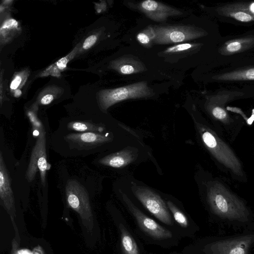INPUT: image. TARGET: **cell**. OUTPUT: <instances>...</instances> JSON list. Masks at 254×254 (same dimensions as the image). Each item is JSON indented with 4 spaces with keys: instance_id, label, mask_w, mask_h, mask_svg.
Instances as JSON below:
<instances>
[{
    "instance_id": "8",
    "label": "cell",
    "mask_w": 254,
    "mask_h": 254,
    "mask_svg": "<svg viewBox=\"0 0 254 254\" xmlns=\"http://www.w3.org/2000/svg\"><path fill=\"white\" fill-rule=\"evenodd\" d=\"M156 37L153 44H171L201 38L209 33L202 27L193 25L153 26Z\"/></svg>"
},
{
    "instance_id": "22",
    "label": "cell",
    "mask_w": 254,
    "mask_h": 254,
    "mask_svg": "<svg viewBox=\"0 0 254 254\" xmlns=\"http://www.w3.org/2000/svg\"><path fill=\"white\" fill-rule=\"evenodd\" d=\"M67 128L70 130L77 131H87L91 132L102 133L105 130V128L88 122L75 121L69 123L67 124Z\"/></svg>"
},
{
    "instance_id": "14",
    "label": "cell",
    "mask_w": 254,
    "mask_h": 254,
    "mask_svg": "<svg viewBox=\"0 0 254 254\" xmlns=\"http://www.w3.org/2000/svg\"><path fill=\"white\" fill-rule=\"evenodd\" d=\"M137 156V150L128 146L102 158L99 160V162L104 166L120 168L134 161Z\"/></svg>"
},
{
    "instance_id": "21",
    "label": "cell",
    "mask_w": 254,
    "mask_h": 254,
    "mask_svg": "<svg viewBox=\"0 0 254 254\" xmlns=\"http://www.w3.org/2000/svg\"><path fill=\"white\" fill-rule=\"evenodd\" d=\"M63 92V89L57 86H50L45 88L38 95L35 104L47 105L52 103Z\"/></svg>"
},
{
    "instance_id": "20",
    "label": "cell",
    "mask_w": 254,
    "mask_h": 254,
    "mask_svg": "<svg viewBox=\"0 0 254 254\" xmlns=\"http://www.w3.org/2000/svg\"><path fill=\"white\" fill-rule=\"evenodd\" d=\"M119 228L121 231L122 249L124 254H139L137 246L130 233L122 224Z\"/></svg>"
},
{
    "instance_id": "6",
    "label": "cell",
    "mask_w": 254,
    "mask_h": 254,
    "mask_svg": "<svg viewBox=\"0 0 254 254\" xmlns=\"http://www.w3.org/2000/svg\"><path fill=\"white\" fill-rule=\"evenodd\" d=\"M154 94L147 82L141 81L116 88L101 90L98 92L97 98L101 109L106 111L121 101L150 97Z\"/></svg>"
},
{
    "instance_id": "13",
    "label": "cell",
    "mask_w": 254,
    "mask_h": 254,
    "mask_svg": "<svg viewBox=\"0 0 254 254\" xmlns=\"http://www.w3.org/2000/svg\"><path fill=\"white\" fill-rule=\"evenodd\" d=\"M136 7L148 18L156 22H163L169 17L183 14L178 9L153 0L141 1L137 3Z\"/></svg>"
},
{
    "instance_id": "24",
    "label": "cell",
    "mask_w": 254,
    "mask_h": 254,
    "mask_svg": "<svg viewBox=\"0 0 254 254\" xmlns=\"http://www.w3.org/2000/svg\"><path fill=\"white\" fill-rule=\"evenodd\" d=\"M156 32L153 26L149 25L136 35V39L140 44L146 47H150L153 44Z\"/></svg>"
},
{
    "instance_id": "28",
    "label": "cell",
    "mask_w": 254,
    "mask_h": 254,
    "mask_svg": "<svg viewBox=\"0 0 254 254\" xmlns=\"http://www.w3.org/2000/svg\"><path fill=\"white\" fill-rule=\"evenodd\" d=\"M246 251L242 243L235 242L232 244L230 248H228L226 251H224L222 254H245Z\"/></svg>"
},
{
    "instance_id": "23",
    "label": "cell",
    "mask_w": 254,
    "mask_h": 254,
    "mask_svg": "<svg viewBox=\"0 0 254 254\" xmlns=\"http://www.w3.org/2000/svg\"><path fill=\"white\" fill-rule=\"evenodd\" d=\"M202 43H182L168 47L163 53L165 54H184L199 50L203 46Z\"/></svg>"
},
{
    "instance_id": "19",
    "label": "cell",
    "mask_w": 254,
    "mask_h": 254,
    "mask_svg": "<svg viewBox=\"0 0 254 254\" xmlns=\"http://www.w3.org/2000/svg\"><path fill=\"white\" fill-rule=\"evenodd\" d=\"M80 44L79 43L76 45L68 55L49 66L44 71L38 74L37 76L45 77L51 75L59 77L61 76V72L66 69L67 65L69 62L73 59L77 53H78L80 48L79 47Z\"/></svg>"
},
{
    "instance_id": "1",
    "label": "cell",
    "mask_w": 254,
    "mask_h": 254,
    "mask_svg": "<svg viewBox=\"0 0 254 254\" xmlns=\"http://www.w3.org/2000/svg\"><path fill=\"white\" fill-rule=\"evenodd\" d=\"M252 98V94L248 89L233 87H222L220 91L207 97L205 111L213 122V127L227 141L234 142L245 125L241 116L228 110V103Z\"/></svg>"
},
{
    "instance_id": "5",
    "label": "cell",
    "mask_w": 254,
    "mask_h": 254,
    "mask_svg": "<svg viewBox=\"0 0 254 254\" xmlns=\"http://www.w3.org/2000/svg\"><path fill=\"white\" fill-rule=\"evenodd\" d=\"M254 55V28L244 33L221 36L215 60L222 61Z\"/></svg>"
},
{
    "instance_id": "18",
    "label": "cell",
    "mask_w": 254,
    "mask_h": 254,
    "mask_svg": "<svg viewBox=\"0 0 254 254\" xmlns=\"http://www.w3.org/2000/svg\"><path fill=\"white\" fill-rule=\"evenodd\" d=\"M21 31L19 22L15 19L5 17L1 22L0 28V43L4 45L18 36Z\"/></svg>"
},
{
    "instance_id": "4",
    "label": "cell",
    "mask_w": 254,
    "mask_h": 254,
    "mask_svg": "<svg viewBox=\"0 0 254 254\" xmlns=\"http://www.w3.org/2000/svg\"><path fill=\"white\" fill-rule=\"evenodd\" d=\"M210 79L222 87L254 90V55L216 61Z\"/></svg>"
},
{
    "instance_id": "3",
    "label": "cell",
    "mask_w": 254,
    "mask_h": 254,
    "mask_svg": "<svg viewBox=\"0 0 254 254\" xmlns=\"http://www.w3.org/2000/svg\"><path fill=\"white\" fill-rule=\"evenodd\" d=\"M203 185L206 202L215 214L229 219H241L249 215L244 200L221 179L210 176Z\"/></svg>"
},
{
    "instance_id": "11",
    "label": "cell",
    "mask_w": 254,
    "mask_h": 254,
    "mask_svg": "<svg viewBox=\"0 0 254 254\" xmlns=\"http://www.w3.org/2000/svg\"><path fill=\"white\" fill-rule=\"evenodd\" d=\"M122 196L123 201L143 231L156 239H165L172 237V233L169 230L160 226L153 219L147 217L136 207L126 193L122 192Z\"/></svg>"
},
{
    "instance_id": "12",
    "label": "cell",
    "mask_w": 254,
    "mask_h": 254,
    "mask_svg": "<svg viewBox=\"0 0 254 254\" xmlns=\"http://www.w3.org/2000/svg\"><path fill=\"white\" fill-rule=\"evenodd\" d=\"M0 197L1 204L10 216L13 227L18 233L14 223L15 207L11 180L1 151L0 152Z\"/></svg>"
},
{
    "instance_id": "27",
    "label": "cell",
    "mask_w": 254,
    "mask_h": 254,
    "mask_svg": "<svg viewBox=\"0 0 254 254\" xmlns=\"http://www.w3.org/2000/svg\"><path fill=\"white\" fill-rule=\"evenodd\" d=\"M37 166L40 173L41 183L43 186H45L46 174L48 166L46 150H44L40 155L37 162Z\"/></svg>"
},
{
    "instance_id": "29",
    "label": "cell",
    "mask_w": 254,
    "mask_h": 254,
    "mask_svg": "<svg viewBox=\"0 0 254 254\" xmlns=\"http://www.w3.org/2000/svg\"><path fill=\"white\" fill-rule=\"evenodd\" d=\"M98 38V35L97 34H92L85 39L82 47L80 51L82 50H87L91 48L97 42Z\"/></svg>"
},
{
    "instance_id": "10",
    "label": "cell",
    "mask_w": 254,
    "mask_h": 254,
    "mask_svg": "<svg viewBox=\"0 0 254 254\" xmlns=\"http://www.w3.org/2000/svg\"><path fill=\"white\" fill-rule=\"evenodd\" d=\"M130 188L136 198L155 217L167 225L173 224L167 204L154 190L132 182Z\"/></svg>"
},
{
    "instance_id": "25",
    "label": "cell",
    "mask_w": 254,
    "mask_h": 254,
    "mask_svg": "<svg viewBox=\"0 0 254 254\" xmlns=\"http://www.w3.org/2000/svg\"><path fill=\"white\" fill-rule=\"evenodd\" d=\"M29 75L30 71L27 68L15 72L10 84L11 92L13 93L17 89H20L25 84Z\"/></svg>"
},
{
    "instance_id": "32",
    "label": "cell",
    "mask_w": 254,
    "mask_h": 254,
    "mask_svg": "<svg viewBox=\"0 0 254 254\" xmlns=\"http://www.w3.org/2000/svg\"><path fill=\"white\" fill-rule=\"evenodd\" d=\"M20 254H28L27 252H22L21 253H20Z\"/></svg>"
},
{
    "instance_id": "15",
    "label": "cell",
    "mask_w": 254,
    "mask_h": 254,
    "mask_svg": "<svg viewBox=\"0 0 254 254\" xmlns=\"http://www.w3.org/2000/svg\"><path fill=\"white\" fill-rule=\"evenodd\" d=\"M65 139L69 143L80 146H91L101 144L112 139L109 133L103 134L99 132H86L72 133L67 134Z\"/></svg>"
},
{
    "instance_id": "26",
    "label": "cell",
    "mask_w": 254,
    "mask_h": 254,
    "mask_svg": "<svg viewBox=\"0 0 254 254\" xmlns=\"http://www.w3.org/2000/svg\"><path fill=\"white\" fill-rule=\"evenodd\" d=\"M169 210L172 213L176 221L182 227L188 226V221L185 214L170 200L166 202Z\"/></svg>"
},
{
    "instance_id": "9",
    "label": "cell",
    "mask_w": 254,
    "mask_h": 254,
    "mask_svg": "<svg viewBox=\"0 0 254 254\" xmlns=\"http://www.w3.org/2000/svg\"><path fill=\"white\" fill-rule=\"evenodd\" d=\"M68 205L80 216L88 230L93 226V217L89 195L85 188L76 180H69L65 187Z\"/></svg>"
},
{
    "instance_id": "17",
    "label": "cell",
    "mask_w": 254,
    "mask_h": 254,
    "mask_svg": "<svg viewBox=\"0 0 254 254\" xmlns=\"http://www.w3.org/2000/svg\"><path fill=\"white\" fill-rule=\"evenodd\" d=\"M46 150L45 132L42 125L39 127V134L32 151L26 178L29 182H32L38 171L37 162L40 155Z\"/></svg>"
},
{
    "instance_id": "16",
    "label": "cell",
    "mask_w": 254,
    "mask_h": 254,
    "mask_svg": "<svg viewBox=\"0 0 254 254\" xmlns=\"http://www.w3.org/2000/svg\"><path fill=\"white\" fill-rule=\"evenodd\" d=\"M109 68L122 74H131L144 71L145 66L133 56H126L111 61Z\"/></svg>"
},
{
    "instance_id": "7",
    "label": "cell",
    "mask_w": 254,
    "mask_h": 254,
    "mask_svg": "<svg viewBox=\"0 0 254 254\" xmlns=\"http://www.w3.org/2000/svg\"><path fill=\"white\" fill-rule=\"evenodd\" d=\"M214 9L215 16L220 22L240 26L254 25V1L219 4Z\"/></svg>"
},
{
    "instance_id": "30",
    "label": "cell",
    "mask_w": 254,
    "mask_h": 254,
    "mask_svg": "<svg viewBox=\"0 0 254 254\" xmlns=\"http://www.w3.org/2000/svg\"><path fill=\"white\" fill-rule=\"evenodd\" d=\"M32 254H44V253L40 247H37L34 249Z\"/></svg>"
},
{
    "instance_id": "31",
    "label": "cell",
    "mask_w": 254,
    "mask_h": 254,
    "mask_svg": "<svg viewBox=\"0 0 254 254\" xmlns=\"http://www.w3.org/2000/svg\"><path fill=\"white\" fill-rule=\"evenodd\" d=\"M12 93L13 94V96L16 98L19 97L22 94L20 89H17L15 90Z\"/></svg>"
},
{
    "instance_id": "2",
    "label": "cell",
    "mask_w": 254,
    "mask_h": 254,
    "mask_svg": "<svg viewBox=\"0 0 254 254\" xmlns=\"http://www.w3.org/2000/svg\"><path fill=\"white\" fill-rule=\"evenodd\" d=\"M195 125L202 145L220 170L234 181L247 182L243 163L228 142L209 124L195 121Z\"/></svg>"
}]
</instances>
